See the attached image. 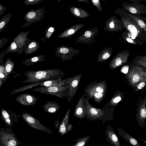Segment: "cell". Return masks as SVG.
<instances>
[{"instance_id":"15","label":"cell","mask_w":146,"mask_h":146,"mask_svg":"<svg viewBox=\"0 0 146 146\" xmlns=\"http://www.w3.org/2000/svg\"><path fill=\"white\" fill-rule=\"evenodd\" d=\"M84 25L83 24L74 25L61 33L57 37L60 38H70L75 35L77 32Z\"/></svg>"},{"instance_id":"37","label":"cell","mask_w":146,"mask_h":146,"mask_svg":"<svg viewBox=\"0 0 146 146\" xmlns=\"http://www.w3.org/2000/svg\"><path fill=\"white\" fill-rule=\"evenodd\" d=\"M9 39V37L3 38L0 39V49L5 46Z\"/></svg>"},{"instance_id":"26","label":"cell","mask_w":146,"mask_h":146,"mask_svg":"<svg viewBox=\"0 0 146 146\" xmlns=\"http://www.w3.org/2000/svg\"><path fill=\"white\" fill-rule=\"evenodd\" d=\"M12 14L8 12L0 19V33L7 27L11 17Z\"/></svg>"},{"instance_id":"18","label":"cell","mask_w":146,"mask_h":146,"mask_svg":"<svg viewBox=\"0 0 146 146\" xmlns=\"http://www.w3.org/2000/svg\"><path fill=\"white\" fill-rule=\"evenodd\" d=\"M128 17L138 26L141 28L145 29L146 24L145 21L146 17L140 15H133L127 11Z\"/></svg>"},{"instance_id":"1","label":"cell","mask_w":146,"mask_h":146,"mask_svg":"<svg viewBox=\"0 0 146 146\" xmlns=\"http://www.w3.org/2000/svg\"><path fill=\"white\" fill-rule=\"evenodd\" d=\"M24 74L27 78L26 80L22 81V82L31 83L62 78L65 74L62 70L57 68L37 71H26Z\"/></svg>"},{"instance_id":"12","label":"cell","mask_w":146,"mask_h":146,"mask_svg":"<svg viewBox=\"0 0 146 146\" xmlns=\"http://www.w3.org/2000/svg\"><path fill=\"white\" fill-rule=\"evenodd\" d=\"M85 106L86 110V115L88 119L91 118L97 119L100 118L104 115V111L102 109H98L90 104L88 100L85 99Z\"/></svg>"},{"instance_id":"14","label":"cell","mask_w":146,"mask_h":146,"mask_svg":"<svg viewBox=\"0 0 146 146\" xmlns=\"http://www.w3.org/2000/svg\"><path fill=\"white\" fill-rule=\"evenodd\" d=\"M85 95L83 94L80 98L74 111V115L81 119L86 117V110L84 106Z\"/></svg>"},{"instance_id":"49","label":"cell","mask_w":146,"mask_h":146,"mask_svg":"<svg viewBox=\"0 0 146 146\" xmlns=\"http://www.w3.org/2000/svg\"><path fill=\"white\" fill-rule=\"evenodd\" d=\"M127 40L129 42L132 43L133 42V40H132V39H131V38H127Z\"/></svg>"},{"instance_id":"50","label":"cell","mask_w":146,"mask_h":146,"mask_svg":"<svg viewBox=\"0 0 146 146\" xmlns=\"http://www.w3.org/2000/svg\"><path fill=\"white\" fill-rule=\"evenodd\" d=\"M136 35L134 34H133L131 36V38L132 39H134L135 38Z\"/></svg>"},{"instance_id":"53","label":"cell","mask_w":146,"mask_h":146,"mask_svg":"<svg viewBox=\"0 0 146 146\" xmlns=\"http://www.w3.org/2000/svg\"><path fill=\"white\" fill-rule=\"evenodd\" d=\"M103 1H106V0H102Z\"/></svg>"},{"instance_id":"31","label":"cell","mask_w":146,"mask_h":146,"mask_svg":"<svg viewBox=\"0 0 146 146\" xmlns=\"http://www.w3.org/2000/svg\"><path fill=\"white\" fill-rule=\"evenodd\" d=\"M90 136L83 137L78 138L75 140L76 143L72 144V146H84L88 141L90 138Z\"/></svg>"},{"instance_id":"38","label":"cell","mask_w":146,"mask_h":146,"mask_svg":"<svg viewBox=\"0 0 146 146\" xmlns=\"http://www.w3.org/2000/svg\"><path fill=\"white\" fill-rule=\"evenodd\" d=\"M92 32L91 31L88 30L85 31L83 35L84 37L86 38L90 37L92 35Z\"/></svg>"},{"instance_id":"25","label":"cell","mask_w":146,"mask_h":146,"mask_svg":"<svg viewBox=\"0 0 146 146\" xmlns=\"http://www.w3.org/2000/svg\"><path fill=\"white\" fill-rule=\"evenodd\" d=\"M14 66L13 61L9 57L7 58L4 64V68L5 73L8 76H10L11 74L15 73Z\"/></svg>"},{"instance_id":"4","label":"cell","mask_w":146,"mask_h":146,"mask_svg":"<svg viewBox=\"0 0 146 146\" xmlns=\"http://www.w3.org/2000/svg\"><path fill=\"white\" fill-rule=\"evenodd\" d=\"M45 6L35 10L32 9L27 11L23 17L24 19L26 21L22 27L24 28L28 27L33 23L38 22L43 19L46 11Z\"/></svg>"},{"instance_id":"8","label":"cell","mask_w":146,"mask_h":146,"mask_svg":"<svg viewBox=\"0 0 146 146\" xmlns=\"http://www.w3.org/2000/svg\"><path fill=\"white\" fill-rule=\"evenodd\" d=\"M71 109L68 110L64 118L60 122L58 119L55 121V126L59 133L64 136L72 129L73 127L71 124H68L69 118Z\"/></svg>"},{"instance_id":"48","label":"cell","mask_w":146,"mask_h":146,"mask_svg":"<svg viewBox=\"0 0 146 146\" xmlns=\"http://www.w3.org/2000/svg\"><path fill=\"white\" fill-rule=\"evenodd\" d=\"M4 82V81L0 78V88Z\"/></svg>"},{"instance_id":"24","label":"cell","mask_w":146,"mask_h":146,"mask_svg":"<svg viewBox=\"0 0 146 146\" xmlns=\"http://www.w3.org/2000/svg\"><path fill=\"white\" fill-rule=\"evenodd\" d=\"M107 131V136L112 143L116 146H121L119 139L112 128H108Z\"/></svg>"},{"instance_id":"19","label":"cell","mask_w":146,"mask_h":146,"mask_svg":"<svg viewBox=\"0 0 146 146\" xmlns=\"http://www.w3.org/2000/svg\"><path fill=\"white\" fill-rule=\"evenodd\" d=\"M39 85L45 87L62 86H66L62 78L46 80L40 83Z\"/></svg>"},{"instance_id":"5","label":"cell","mask_w":146,"mask_h":146,"mask_svg":"<svg viewBox=\"0 0 146 146\" xmlns=\"http://www.w3.org/2000/svg\"><path fill=\"white\" fill-rule=\"evenodd\" d=\"M78 50L71 46L64 45L58 46L55 51V56L61 59L62 61H67L72 59L79 53Z\"/></svg>"},{"instance_id":"34","label":"cell","mask_w":146,"mask_h":146,"mask_svg":"<svg viewBox=\"0 0 146 146\" xmlns=\"http://www.w3.org/2000/svg\"><path fill=\"white\" fill-rule=\"evenodd\" d=\"M85 92L90 91L103 94L105 93V90L103 88V87L100 86H98L95 87L93 88V89H86L85 90Z\"/></svg>"},{"instance_id":"44","label":"cell","mask_w":146,"mask_h":146,"mask_svg":"<svg viewBox=\"0 0 146 146\" xmlns=\"http://www.w3.org/2000/svg\"><path fill=\"white\" fill-rule=\"evenodd\" d=\"M122 71L124 73L126 74L127 73L128 71V67L126 66L124 67L122 69Z\"/></svg>"},{"instance_id":"17","label":"cell","mask_w":146,"mask_h":146,"mask_svg":"<svg viewBox=\"0 0 146 146\" xmlns=\"http://www.w3.org/2000/svg\"><path fill=\"white\" fill-rule=\"evenodd\" d=\"M44 111L47 113H55L60 109V106L55 102H47L42 106Z\"/></svg>"},{"instance_id":"41","label":"cell","mask_w":146,"mask_h":146,"mask_svg":"<svg viewBox=\"0 0 146 146\" xmlns=\"http://www.w3.org/2000/svg\"><path fill=\"white\" fill-rule=\"evenodd\" d=\"M140 80V77L137 74H135L133 78V82L135 83L138 82Z\"/></svg>"},{"instance_id":"9","label":"cell","mask_w":146,"mask_h":146,"mask_svg":"<svg viewBox=\"0 0 146 146\" xmlns=\"http://www.w3.org/2000/svg\"><path fill=\"white\" fill-rule=\"evenodd\" d=\"M80 78V74H78L64 79L66 85L68 86L69 89L68 98V102L71 100L76 94Z\"/></svg>"},{"instance_id":"46","label":"cell","mask_w":146,"mask_h":146,"mask_svg":"<svg viewBox=\"0 0 146 146\" xmlns=\"http://www.w3.org/2000/svg\"><path fill=\"white\" fill-rule=\"evenodd\" d=\"M79 2H84L87 3H89L88 0H77Z\"/></svg>"},{"instance_id":"51","label":"cell","mask_w":146,"mask_h":146,"mask_svg":"<svg viewBox=\"0 0 146 146\" xmlns=\"http://www.w3.org/2000/svg\"><path fill=\"white\" fill-rule=\"evenodd\" d=\"M139 138V139H140L141 140V141H143V142L144 143L146 144V141L145 140H143V139H141L140 138H139V137H138Z\"/></svg>"},{"instance_id":"2","label":"cell","mask_w":146,"mask_h":146,"mask_svg":"<svg viewBox=\"0 0 146 146\" xmlns=\"http://www.w3.org/2000/svg\"><path fill=\"white\" fill-rule=\"evenodd\" d=\"M31 32H20L11 42L9 46L5 50V53L17 52L21 54L24 52L31 40L28 37V35Z\"/></svg>"},{"instance_id":"52","label":"cell","mask_w":146,"mask_h":146,"mask_svg":"<svg viewBox=\"0 0 146 146\" xmlns=\"http://www.w3.org/2000/svg\"><path fill=\"white\" fill-rule=\"evenodd\" d=\"M58 2H60L62 0H57Z\"/></svg>"},{"instance_id":"28","label":"cell","mask_w":146,"mask_h":146,"mask_svg":"<svg viewBox=\"0 0 146 146\" xmlns=\"http://www.w3.org/2000/svg\"><path fill=\"white\" fill-rule=\"evenodd\" d=\"M55 30V28L54 26L50 25L47 27L44 31V37L42 38L41 40L45 42L46 40L51 37Z\"/></svg>"},{"instance_id":"29","label":"cell","mask_w":146,"mask_h":146,"mask_svg":"<svg viewBox=\"0 0 146 146\" xmlns=\"http://www.w3.org/2000/svg\"><path fill=\"white\" fill-rule=\"evenodd\" d=\"M146 101L139 107V117L140 122L144 121L146 118Z\"/></svg>"},{"instance_id":"30","label":"cell","mask_w":146,"mask_h":146,"mask_svg":"<svg viewBox=\"0 0 146 146\" xmlns=\"http://www.w3.org/2000/svg\"><path fill=\"white\" fill-rule=\"evenodd\" d=\"M40 82L31 83L30 84L26 85L23 87H20L16 89L11 92L10 95H11L28 89H31L33 87L39 85Z\"/></svg>"},{"instance_id":"11","label":"cell","mask_w":146,"mask_h":146,"mask_svg":"<svg viewBox=\"0 0 146 146\" xmlns=\"http://www.w3.org/2000/svg\"><path fill=\"white\" fill-rule=\"evenodd\" d=\"M0 118L7 127H11L18 121L16 114L11 111L2 108Z\"/></svg>"},{"instance_id":"32","label":"cell","mask_w":146,"mask_h":146,"mask_svg":"<svg viewBox=\"0 0 146 146\" xmlns=\"http://www.w3.org/2000/svg\"><path fill=\"white\" fill-rule=\"evenodd\" d=\"M121 95L120 94H115L112 98L111 99L109 105L110 106H116L121 100Z\"/></svg>"},{"instance_id":"7","label":"cell","mask_w":146,"mask_h":146,"mask_svg":"<svg viewBox=\"0 0 146 146\" xmlns=\"http://www.w3.org/2000/svg\"><path fill=\"white\" fill-rule=\"evenodd\" d=\"M21 117L23 120L30 127L40 131L51 134L52 131L48 127L42 125L40 121L31 114L27 113H23Z\"/></svg>"},{"instance_id":"13","label":"cell","mask_w":146,"mask_h":146,"mask_svg":"<svg viewBox=\"0 0 146 146\" xmlns=\"http://www.w3.org/2000/svg\"><path fill=\"white\" fill-rule=\"evenodd\" d=\"M15 99L20 104L25 106H33L36 104L38 100L33 95L28 93L21 94Z\"/></svg>"},{"instance_id":"45","label":"cell","mask_w":146,"mask_h":146,"mask_svg":"<svg viewBox=\"0 0 146 146\" xmlns=\"http://www.w3.org/2000/svg\"><path fill=\"white\" fill-rule=\"evenodd\" d=\"M110 55L108 53H104L103 55L102 58L104 59H106L109 58Z\"/></svg>"},{"instance_id":"43","label":"cell","mask_w":146,"mask_h":146,"mask_svg":"<svg viewBox=\"0 0 146 146\" xmlns=\"http://www.w3.org/2000/svg\"><path fill=\"white\" fill-rule=\"evenodd\" d=\"M122 63V61L120 58H117L116 59L115 61V64L116 66L120 65Z\"/></svg>"},{"instance_id":"22","label":"cell","mask_w":146,"mask_h":146,"mask_svg":"<svg viewBox=\"0 0 146 146\" xmlns=\"http://www.w3.org/2000/svg\"><path fill=\"white\" fill-rule=\"evenodd\" d=\"M107 26L110 29H114L115 27H122L123 25L122 21L113 15L108 18L106 22Z\"/></svg>"},{"instance_id":"21","label":"cell","mask_w":146,"mask_h":146,"mask_svg":"<svg viewBox=\"0 0 146 146\" xmlns=\"http://www.w3.org/2000/svg\"><path fill=\"white\" fill-rule=\"evenodd\" d=\"M46 56V55H42L33 56L23 60L21 63L27 66L33 65L37 62L44 61Z\"/></svg>"},{"instance_id":"35","label":"cell","mask_w":146,"mask_h":146,"mask_svg":"<svg viewBox=\"0 0 146 146\" xmlns=\"http://www.w3.org/2000/svg\"><path fill=\"white\" fill-rule=\"evenodd\" d=\"M44 0H25L23 3L27 5H34L38 4Z\"/></svg>"},{"instance_id":"16","label":"cell","mask_w":146,"mask_h":146,"mask_svg":"<svg viewBox=\"0 0 146 146\" xmlns=\"http://www.w3.org/2000/svg\"><path fill=\"white\" fill-rule=\"evenodd\" d=\"M69 10L73 15L78 18H85L90 16L87 11L77 7L72 6L70 8Z\"/></svg>"},{"instance_id":"6","label":"cell","mask_w":146,"mask_h":146,"mask_svg":"<svg viewBox=\"0 0 146 146\" xmlns=\"http://www.w3.org/2000/svg\"><path fill=\"white\" fill-rule=\"evenodd\" d=\"M68 88H69L68 85L48 87L40 86L34 89L33 91H36L42 94L55 96L63 99L65 96L64 93Z\"/></svg>"},{"instance_id":"20","label":"cell","mask_w":146,"mask_h":146,"mask_svg":"<svg viewBox=\"0 0 146 146\" xmlns=\"http://www.w3.org/2000/svg\"><path fill=\"white\" fill-rule=\"evenodd\" d=\"M117 130L119 135L130 144L134 146H140L139 143L135 139L121 129L118 127Z\"/></svg>"},{"instance_id":"33","label":"cell","mask_w":146,"mask_h":146,"mask_svg":"<svg viewBox=\"0 0 146 146\" xmlns=\"http://www.w3.org/2000/svg\"><path fill=\"white\" fill-rule=\"evenodd\" d=\"M9 77L6 74L4 68V64L2 63L0 65V78L4 82Z\"/></svg>"},{"instance_id":"40","label":"cell","mask_w":146,"mask_h":146,"mask_svg":"<svg viewBox=\"0 0 146 146\" xmlns=\"http://www.w3.org/2000/svg\"><path fill=\"white\" fill-rule=\"evenodd\" d=\"M145 83L144 82H142L139 83L137 86V89L135 90V91H137L139 90L142 89L145 86Z\"/></svg>"},{"instance_id":"39","label":"cell","mask_w":146,"mask_h":146,"mask_svg":"<svg viewBox=\"0 0 146 146\" xmlns=\"http://www.w3.org/2000/svg\"><path fill=\"white\" fill-rule=\"evenodd\" d=\"M7 9L6 7L3 6L2 4L0 3V16L5 13Z\"/></svg>"},{"instance_id":"23","label":"cell","mask_w":146,"mask_h":146,"mask_svg":"<svg viewBox=\"0 0 146 146\" xmlns=\"http://www.w3.org/2000/svg\"><path fill=\"white\" fill-rule=\"evenodd\" d=\"M39 44L36 41L31 40L24 51L26 54H30L36 51L39 48Z\"/></svg>"},{"instance_id":"27","label":"cell","mask_w":146,"mask_h":146,"mask_svg":"<svg viewBox=\"0 0 146 146\" xmlns=\"http://www.w3.org/2000/svg\"><path fill=\"white\" fill-rule=\"evenodd\" d=\"M85 94L90 98H94V101L97 103L100 102L103 100L105 94L95 92L88 91L85 92Z\"/></svg>"},{"instance_id":"47","label":"cell","mask_w":146,"mask_h":146,"mask_svg":"<svg viewBox=\"0 0 146 146\" xmlns=\"http://www.w3.org/2000/svg\"><path fill=\"white\" fill-rule=\"evenodd\" d=\"M126 1H129L131 2H139L141 1H146V0H125Z\"/></svg>"},{"instance_id":"10","label":"cell","mask_w":146,"mask_h":146,"mask_svg":"<svg viewBox=\"0 0 146 146\" xmlns=\"http://www.w3.org/2000/svg\"><path fill=\"white\" fill-rule=\"evenodd\" d=\"M122 5L125 11L132 14L137 15H146V6L138 2H133L132 4L123 2Z\"/></svg>"},{"instance_id":"3","label":"cell","mask_w":146,"mask_h":146,"mask_svg":"<svg viewBox=\"0 0 146 146\" xmlns=\"http://www.w3.org/2000/svg\"><path fill=\"white\" fill-rule=\"evenodd\" d=\"M21 143L10 128H0V146H17Z\"/></svg>"},{"instance_id":"36","label":"cell","mask_w":146,"mask_h":146,"mask_svg":"<svg viewBox=\"0 0 146 146\" xmlns=\"http://www.w3.org/2000/svg\"><path fill=\"white\" fill-rule=\"evenodd\" d=\"M93 5L96 7L98 10L100 12L102 11L100 0H91Z\"/></svg>"},{"instance_id":"42","label":"cell","mask_w":146,"mask_h":146,"mask_svg":"<svg viewBox=\"0 0 146 146\" xmlns=\"http://www.w3.org/2000/svg\"><path fill=\"white\" fill-rule=\"evenodd\" d=\"M5 50L0 54V65L3 63V59L4 57L5 56Z\"/></svg>"}]
</instances>
